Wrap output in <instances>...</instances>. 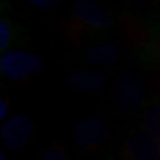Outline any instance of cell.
<instances>
[{
	"label": "cell",
	"instance_id": "cell-9",
	"mask_svg": "<svg viewBox=\"0 0 160 160\" xmlns=\"http://www.w3.org/2000/svg\"><path fill=\"white\" fill-rule=\"evenodd\" d=\"M143 127L149 136L160 143V100H152L144 109Z\"/></svg>",
	"mask_w": 160,
	"mask_h": 160
},
{
	"label": "cell",
	"instance_id": "cell-13",
	"mask_svg": "<svg viewBox=\"0 0 160 160\" xmlns=\"http://www.w3.org/2000/svg\"><path fill=\"white\" fill-rule=\"evenodd\" d=\"M43 160H68L64 149L59 146H52L44 153Z\"/></svg>",
	"mask_w": 160,
	"mask_h": 160
},
{
	"label": "cell",
	"instance_id": "cell-10",
	"mask_svg": "<svg viewBox=\"0 0 160 160\" xmlns=\"http://www.w3.org/2000/svg\"><path fill=\"white\" fill-rule=\"evenodd\" d=\"M144 59L153 66L160 67V23L151 28V36L144 49Z\"/></svg>",
	"mask_w": 160,
	"mask_h": 160
},
{
	"label": "cell",
	"instance_id": "cell-15",
	"mask_svg": "<svg viewBox=\"0 0 160 160\" xmlns=\"http://www.w3.org/2000/svg\"><path fill=\"white\" fill-rule=\"evenodd\" d=\"M0 160H8V158L6 156V153H4V151H0Z\"/></svg>",
	"mask_w": 160,
	"mask_h": 160
},
{
	"label": "cell",
	"instance_id": "cell-14",
	"mask_svg": "<svg viewBox=\"0 0 160 160\" xmlns=\"http://www.w3.org/2000/svg\"><path fill=\"white\" fill-rule=\"evenodd\" d=\"M8 111H9V102L7 99H0V119L4 120L7 118L8 115Z\"/></svg>",
	"mask_w": 160,
	"mask_h": 160
},
{
	"label": "cell",
	"instance_id": "cell-1",
	"mask_svg": "<svg viewBox=\"0 0 160 160\" xmlns=\"http://www.w3.org/2000/svg\"><path fill=\"white\" fill-rule=\"evenodd\" d=\"M0 69L9 80H23L43 69V60L36 53L13 49L0 58Z\"/></svg>",
	"mask_w": 160,
	"mask_h": 160
},
{
	"label": "cell",
	"instance_id": "cell-6",
	"mask_svg": "<svg viewBox=\"0 0 160 160\" xmlns=\"http://www.w3.org/2000/svg\"><path fill=\"white\" fill-rule=\"evenodd\" d=\"M126 152L129 160H160V143L146 131H131L126 140Z\"/></svg>",
	"mask_w": 160,
	"mask_h": 160
},
{
	"label": "cell",
	"instance_id": "cell-2",
	"mask_svg": "<svg viewBox=\"0 0 160 160\" xmlns=\"http://www.w3.org/2000/svg\"><path fill=\"white\" fill-rule=\"evenodd\" d=\"M115 102L123 112H135L144 106L146 87L138 72L128 71L120 78L115 91Z\"/></svg>",
	"mask_w": 160,
	"mask_h": 160
},
{
	"label": "cell",
	"instance_id": "cell-12",
	"mask_svg": "<svg viewBox=\"0 0 160 160\" xmlns=\"http://www.w3.org/2000/svg\"><path fill=\"white\" fill-rule=\"evenodd\" d=\"M28 4L39 9H53L63 4L62 0H28Z\"/></svg>",
	"mask_w": 160,
	"mask_h": 160
},
{
	"label": "cell",
	"instance_id": "cell-5",
	"mask_svg": "<svg viewBox=\"0 0 160 160\" xmlns=\"http://www.w3.org/2000/svg\"><path fill=\"white\" fill-rule=\"evenodd\" d=\"M32 122L26 113H18L7 120L2 128V139L6 148L11 152L23 149L31 140Z\"/></svg>",
	"mask_w": 160,
	"mask_h": 160
},
{
	"label": "cell",
	"instance_id": "cell-8",
	"mask_svg": "<svg viewBox=\"0 0 160 160\" xmlns=\"http://www.w3.org/2000/svg\"><path fill=\"white\" fill-rule=\"evenodd\" d=\"M120 58V49L115 44H98L84 51V60L92 66H112Z\"/></svg>",
	"mask_w": 160,
	"mask_h": 160
},
{
	"label": "cell",
	"instance_id": "cell-11",
	"mask_svg": "<svg viewBox=\"0 0 160 160\" xmlns=\"http://www.w3.org/2000/svg\"><path fill=\"white\" fill-rule=\"evenodd\" d=\"M13 39H15L13 26L7 18L2 16V19H0V49L7 52V49L12 44Z\"/></svg>",
	"mask_w": 160,
	"mask_h": 160
},
{
	"label": "cell",
	"instance_id": "cell-4",
	"mask_svg": "<svg viewBox=\"0 0 160 160\" xmlns=\"http://www.w3.org/2000/svg\"><path fill=\"white\" fill-rule=\"evenodd\" d=\"M72 15L76 22L91 31L103 32L112 26V15L108 9L89 0H78L72 6Z\"/></svg>",
	"mask_w": 160,
	"mask_h": 160
},
{
	"label": "cell",
	"instance_id": "cell-3",
	"mask_svg": "<svg viewBox=\"0 0 160 160\" xmlns=\"http://www.w3.org/2000/svg\"><path fill=\"white\" fill-rule=\"evenodd\" d=\"M72 138L78 147H100L108 138L107 122L102 116H91L79 120L72 127Z\"/></svg>",
	"mask_w": 160,
	"mask_h": 160
},
{
	"label": "cell",
	"instance_id": "cell-7",
	"mask_svg": "<svg viewBox=\"0 0 160 160\" xmlns=\"http://www.w3.org/2000/svg\"><path fill=\"white\" fill-rule=\"evenodd\" d=\"M107 76L99 71L73 69L67 75V84L73 91L87 93L102 89L107 84Z\"/></svg>",
	"mask_w": 160,
	"mask_h": 160
}]
</instances>
